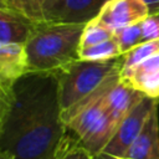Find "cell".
I'll use <instances>...</instances> for the list:
<instances>
[{"instance_id":"21","label":"cell","mask_w":159,"mask_h":159,"mask_svg":"<svg viewBox=\"0 0 159 159\" xmlns=\"http://www.w3.org/2000/svg\"><path fill=\"white\" fill-rule=\"evenodd\" d=\"M94 159H125V158L113 157V155H108V154H99V155H98V157H96Z\"/></svg>"},{"instance_id":"11","label":"cell","mask_w":159,"mask_h":159,"mask_svg":"<svg viewBox=\"0 0 159 159\" xmlns=\"http://www.w3.org/2000/svg\"><path fill=\"white\" fill-rule=\"evenodd\" d=\"M37 24L22 14L0 5V45H26Z\"/></svg>"},{"instance_id":"10","label":"cell","mask_w":159,"mask_h":159,"mask_svg":"<svg viewBox=\"0 0 159 159\" xmlns=\"http://www.w3.org/2000/svg\"><path fill=\"white\" fill-rule=\"evenodd\" d=\"M122 158L159 159V103L153 108L142 132Z\"/></svg>"},{"instance_id":"16","label":"cell","mask_w":159,"mask_h":159,"mask_svg":"<svg viewBox=\"0 0 159 159\" xmlns=\"http://www.w3.org/2000/svg\"><path fill=\"white\" fill-rule=\"evenodd\" d=\"M159 52V39L153 41H145L130 50L128 53L123 55V67L122 72L129 71L144 60L149 58L150 56Z\"/></svg>"},{"instance_id":"9","label":"cell","mask_w":159,"mask_h":159,"mask_svg":"<svg viewBox=\"0 0 159 159\" xmlns=\"http://www.w3.org/2000/svg\"><path fill=\"white\" fill-rule=\"evenodd\" d=\"M120 78L144 96L159 99V52L129 71H120Z\"/></svg>"},{"instance_id":"14","label":"cell","mask_w":159,"mask_h":159,"mask_svg":"<svg viewBox=\"0 0 159 159\" xmlns=\"http://www.w3.org/2000/svg\"><path fill=\"white\" fill-rule=\"evenodd\" d=\"M120 56L123 55L114 36L101 43L80 50V60L86 61H111Z\"/></svg>"},{"instance_id":"6","label":"cell","mask_w":159,"mask_h":159,"mask_svg":"<svg viewBox=\"0 0 159 159\" xmlns=\"http://www.w3.org/2000/svg\"><path fill=\"white\" fill-rule=\"evenodd\" d=\"M148 16L149 9L143 0H109L96 19L116 31L139 24Z\"/></svg>"},{"instance_id":"15","label":"cell","mask_w":159,"mask_h":159,"mask_svg":"<svg viewBox=\"0 0 159 159\" xmlns=\"http://www.w3.org/2000/svg\"><path fill=\"white\" fill-rule=\"evenodd\" d=\"M113 36H114V31L112 29H109L97 19H93L89 22H87L84 26V30L81 37L80 50L107 41Z\"/></svg>"},{"instance_id":"12","label":"cell","mask_w":159,"mask_h":159,"mask_svg":"<svg viewBox=\"0 0 159 159\" xmlns=\"http://www.w3.org/2000/svg\"><path fill=\"white\" fill-rule=\"evenodd\" d=\"M144 97L147 96L119 78V81L111 88V91L106 96L104 104L113 120L118 125L122 119L133 109V107H135Z\"/></svg>"},{"instance_id":"18","label":"cell","mask_w":159,"mask_h":159,"mask_svg":"<svg viewBox=\"0 0 159 159\" xmlns=\"http://www.w3.org/2000/svg\"><path fill=\"white\" fill-rule=\"evenodd\" d=\"M55 159H94V158L80 145L76 138H73L72 135L70 137L68 133V138L65 145L62 147L61 152L57 154Z\"/></svg>"},{"instance_id":"5","label":"cell","mask_w":159,"mask_h":159,"mask_svg":"<svg viewBox=\"0 0 159 159\" xmlns=\"http://www.w3.org/2000/svg\"><path fill=\"white\" fill-rule=\"evenodd\" d=\"M159 103L158 98L144 97L118 124L112 139L101 154L123 157L142 132L150 112Z\"/></svg>"},{"instance_id":"7","label":"cell","mask_w":159,"mask_h":159,"mask_svg":"<svg viewBox=\"0 0 159 159\" xmlns=\"http://www.w3.org/2000/svg\"><path fill=\"white\" fill-rule=\"evenodd\" d=\"M109 0H61L46 16L43 22L87 24L96 19Z\"/></svg>"},{"instance_id":"2","label":"cell","mask_w":159,"mask_h":159,"mask_svg":"<svg viewBox=\"0 0 159 159\" xmlns=\"http://www.w3.org/2000/svg\"><path fill=\"white\" fill-rule=\"evenodd\" d=\"M86 24L39 22L25 45L29 72L56 73L80 60Z\"/></svg>"},{"instance_id":"3","label":"cell","mask_w":159,"mask_h":159,"mask_svg":"<svg viewBox=\"0 0 159 159\" xmlns=\"http://www.w3.org/2000/svg\"><path fill=\"white\" fill-rule=\"evenodd\" d=\"M122 67L123 56L111 61L77 60L56 72L62 112L94 92L111 76L119 73Z\"/></svg>"},{"instance_id":"13","label":"cell","mask_w":159,"mask_h":159,"mask_svg":"<svg viewBox=\"0 0 159 159\" xmlns=\"http://www.w3.org/2000/svg\"><path fill=\"white\" fill-rule=\"evenodd\" d=\"M61 0H0V5L12 9L34 22H43L45 16Z\"/></svg>"},{"instance_id":"17","label":"cell","mask_w":159,"mask_h":159,"mask_svg":"<svg viewBox=\"0 0 159 159\" xmlns=\"http://www.w3.org/2000/svg\"><path fill=\"white\" fill-rule=\"evenodd\" d=\"M114 39L117 40L122 55L128 53L130 50L144 42L143 40V31H142V25L135 24L130 25L127 27H122L119 30L114 31Z\"/></svg>"},{"instance_id":"19","label":"cell","mask_w":159,"mask_h":159,"mask_svg":"<svg viewBox=\"0 0 159 159\" xmlns=\"http://www.w3.org/2000/svg\"><path fill=\"white\" fill-rule=\"evenodd\" d=\"M140 25H142L144 42L159 39V14L149 15L145 20H143L140 22Z\"/></svg>"},{"instance_id":"20","label":"cell","mask_w":159,"mask_h":159,"mask_svg":"<svg viewBox=\"0 0 159 159\" xmlns=\"http://www.w3.org/2000/svg\"><path fill=\"white\" fill-rule=\"evenodd\" d=\"M149 9V15L159 14V0H143Z\"/></svg>"},{"instance_id":"1","label":"cell","mask_w":159,"mask_h":159,"mask_svg":"<svg viewBox=\"0 0 159 159\" xmlns=\"http://www.w3.org/2000/svg\"><path fill=\"white\" fill-rule=\"evenodd\" d=\"M67 138L56 73L29 72L0 91V159H55Z\"/></svg>"},{"instance_id":"4","label":"cell","mask_w":159,"mask_h":159,"mask_svg":"<svg viewBox=\"0 0 159 159\" xmlns=\"http://www.w3.org/2000/svg\"><path fill=\"white\" fill-rule=\"evenodd\" d=\"M104 98L93 102L66 122L68 133L93 158L103 152L118 127L104 104Z\"/></svg>"},{"instance_id":"8","label":"cell","mask_w":159,"mask_h":159,"mask_svg":"<svg viewBox=\"0 0 159 159\" xmlns=\"http://www.w3.org/2000/svg\"><path fill=\"white\" fill-rule=\"evenodd\" d=\"M26 73H29V63L25 45H0V91L9 89Z\"/></svg>"}]
</instances>
